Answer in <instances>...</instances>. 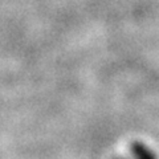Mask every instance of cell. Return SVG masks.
Segmentation results:
<instances>
[{"label":"cell","instance_id":"obj_1","mask_svg":"<svg viewBox=\"0 0 159 159\" xmlns=\"http://www.w3.org/2000/svg\"><path fill=\"white\" fill-rule=\"evenodd\" d=\"M123 159H157L155 154L150 150V147H147L143 143H134L131 146V154L130 158H123Z\"/></svg>","mask_w":159,"mask_h":159}]
</instances>
